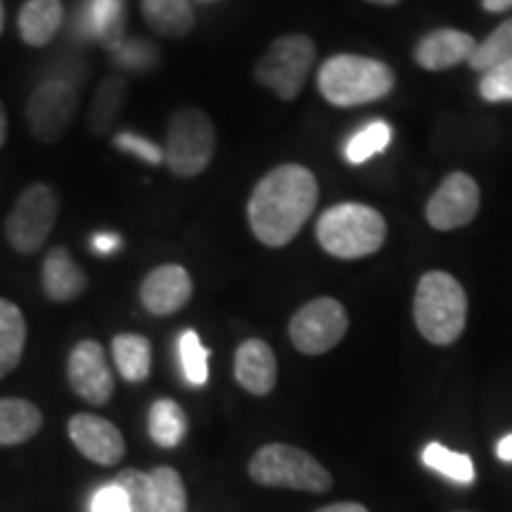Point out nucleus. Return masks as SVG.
<instances>
[{
	"label": "nucleus",
	"instance_id": "nucleus-1",
	"mask_svg": "<svg viewBox=\"0 0 512 512\" xmlns=\"http://www.w3.org/2000/svg\"><path fill=\"white\" fill-rule=\"evenodd\" d=\"M318 202V181L302 164H283L256 183L247 219L254 238L266 247H285L311 219Z\"/></svg>",
	"mask_w": 512,
	"mask_h": 512
},
{
	"label": "nucleus",
	"instance_id": "nucleus-2",
	"mask_svg": "<svg viewBox=\"0 0 512 512\" xmlns=\"http://www.w3.org/2000/svg\"><path fill=\"white\" fill-rule=\"evenodd\" d=\"M413 316L420 335L437 347H448L463 335L467 323V294L453 275L425 273L415 290Z\"/></svg>",
	"mask_w": 512,
	"mask_h": 512
},
{
	"label": "nucleus",
	"instance_id": "nucleus-3",
	"mask_svg": "<svg viewBox=\"0 0 512 512\" xmlns=\"http://www.w3.org/2000/svg\"><path fill=\"white\" fill-rule=\"evenodd\" d=\"M394 72L387 64L363 55H335L318 69V91L330 105L356 107L392 93Z\"/></svg>",
	"mask_w": 512,
	"mask_h": 512
},
{
	"label": "nucleus",
	"instance_id": "nucleus-4",
	"mask_svg": "<svg viewBox=\"0 0 512 512\" xmlns=\"http://www.w3.org/2000/svg\"><path fill=\"white\" fill-rule=\"evenodd\" d=\"M316 235L320 247L337 259H361L375 254L387 238V223L382 214L368 204L347 202L323 211Z\"/></svg>",
	"mask_w": 512,
	"mask_h": 512
},
{
	"label": "nucleus",
	"instance_id": "nucleus-5",
	"mask_svg": "<svg viewBox=\"0 0 512 512\" xmlns=\"http://www.w3.org/2000/svg\"><path fill=\"white\" fill-rule=\"evenodd\" d=\"M249 477L271 489H294L325 494L332 486L330 472L304 448L290 444L261 446L249 460Z\"/></svg>",
	"mask_w": 512,
	"mask_h": 512
},
{
	"label": "nucleus",
	"instance_id": "nucleus-6",
	"mask_svg": "<svg viewBox=\"0 0 512 512\" xmlns=\"http://www.w3.org/2000/svg\"><path fill=\"white\" fill-rule=\"evenodd\" d=\"M216 150V128L207 114L197 107H183L166 128L164 162L181 178L202 174Z\"/></svg>",
	"mask_w": 512,
	"mask_h": 512
},
{
	"label": "nucleus",
	"instance_id": "nucleus-7",
	"mask_svg": "<svg viewBox=\"0 0 512 512\" xmlns=\"http://www.w3.org/2000/svg\"><path fill=\"white\" fill-rule=\"evenodd\" d=\"M313 62H316V43L304 34H287L266 50L256 64V79L261 86L271 88L280 100H294L304 88Z\"/></svg>",
	"mask_w": 512,
	"mask_h": 512
},
{
	"label": "nucleus",
	"instance_id": "nucleus-8",
	"mask_svg": "<svg viewBox=\"0 0 512 512\" xmlns=\"http://www.w3.org/2000/svg\"><path fill=\"white\" fill-rule=\"evenodd\" d=\"M60 200L46 183H34L19 195L5 221V235L10 247L19 254H36L53 233Z\"/></svg>",
	"mask_w": 512,
	"mask_h": 512
},
{
	"label": "nucleus",
	"instance_id": "nucleus-9",
	"mask_svg": "<svg viewBox=\"0 0 512 512\" xmlns=\"http://www.w3.org/2000/svg\"><path fill=\"white\" fill-rule=\"evenodd\" d=\"M349 330L347 309L332 297H318L304 304L290 320L294 349L306 356L328 354L342 342Z\"/></svg>",
	"mask_w": 512,
	"mask_h": 512
},
{
	"label": "nucleus",
	"instance_id": "nucleus-10",
	"mask_svg": "<svg viewBox=\"0 0 512 512\" xmlns=\"http://www.w3.org/2000/svg\"><path fill=\"white\" fill-rule=\"evenodd\" d=\"M76 114V88L69 81H46L29 95L27 121L41 143H57Z\"/></svg>",
	"mask_w": 512,
	"mask_h": 512
},
{
	"label": "nucleus",
	"instance_id": "nucleus-11",
	"mask_svg": "<svg viewBox=\"0 0 512 512\" xmlns=\"http://www.w3.org/2000/svg\"><path fill=\"white\" fill-rule=\"evenodd\" d=\"M69 387L91 406H105L114 394V375L107 354L95 339H81L67 361Z\"/></svg>",
	"mask_w": 512,
	"mask_h": 512
},
{
	"label": "nucleus",
	"instance_id": "nucleus-12",
	"mask_svg": "<svg viewBox=\"0 0 512 512\" xmlns=\"http://www.w3.org/2000/svg\"><path fill=\"white\" fill-rule=\"evenodd\" d=\"M479 211V185L475 178L453 171L427 202V221L437 230L463 228Z\"/></svg>",
	"mask_w": 512,
	"mask_h": 512
},
{
	"label": "nucleus",
	"instance_id": "nucleus-13",
	"mask_svg": "<svg viewBox=\"0 0 512 512\" xmlns=\"http://www.w3.org/2000/svg\"><path fill=\"white\" fill-rule=\"evenodd\" d=\"M67 432L72 444L93 463L112 467L126 453L124 434L110 420L93 413H76L67 422Z\"/></svg>",
	"mask_w": 512,
	"mask_h": 512
},
{
	"label": "nucleus",
	"instance_id": "nucleus-14",
	"mask_svg": "<svg viewBox=\"0 0 512 512\" xmlns=\"http://www.w3.org/2000/svg\"><path fill=\"white\" fill-rule=\"evenodd\" d=\"M192 297V278L183 266L164 264L145 275L140 285V302L152 316H171L181 311Z\"/></svg>",
	"mask_w": 512,
	"mask_h": 512
},
{
	"label": "nucleus",
	"instance_id": "nucleus-15",
	"mask_svg": "<svg viewBox=\"0 0 512 512\" xmlns=\"http://www.w3.org/2000/svg\"><path fill=\"white\" fill-rule=\"evenodd\" d=\"M235 380L254 396L273 392L278 382V361L264 339H245L235 351Z\"/></svg>",
	"mask_w": 512,
	"mask_h": 512
},
{
	"label": "nucleus",
	"instance_id": "nucleus-16",
	"mask_svg": "<svg viewBox=\"0 0 512 512\" xmlns=\"http://www.w3.org/2000/svg\"><path fill=\"white\" fill-rule=\"evenodd\" d=\"M475 46V38L465 31L437 29L420 38L415 48V62L427 72H444L448 67L470 60Z\"/></svg>",
	"mask_w": 512,
	"mask_h": 512
},
{
	"label": "nucleus",
	"instance_id": "nucleus-17",
	"mask_svg": "<svg viewBox=\"0 0 512 512\" xmlns=\"http://www.w3.org/2000/svg\"><path fill=\"white\" fill-rule=\"evenodd\" d=\"M41 285L50 302H74L86 292L88 275L76 264L67 247H53L43 261Z\"/></svg>",
	"mask_w": 512,
	"mask_h": 512
},
{
	"label": "nucleus",
	"instance_id": "nucleus-18",
	"mask_svg": "<svg viewBox=\"0 0 512 512\" xmlns=\"http://www.w3.org/2000/svg\"><path fill=\"white\" fill-rule=\"evenodd\" d=\"M126 0H88L81 10V34L98 38L112 53L124 43Z\"/></svg>",
	"mask_w": 512,
	"mask_h": 512
},
{
	"label": "nucleus",
	"instance_id": "nucleus-19",
	"mask_svg": "<svg viewBox=\"0 0 512 512\" xmlns=\"http://www.w3.org/2000/svg\"><path fill=\"white\" fill-rule=\"evenodd\" d=\"M64 22L60 0H27L19 10V36L31 48H43L57 36Z\"/></svg>",
	"mask_w": 512,
	"mask_h": 512
},
{
	"label": "nucleus",
	"instance_id": "nucleus-20",
	"mask_svg": "<svg viewBox=\"0 0 512 512\" xmlns=\"http://www.w3.org/2000/svg\"><path fill=\"white\" fill-rule=\"evenodd\" d=\"M43 427V413L27 399H0V446L34 439Z\"/></svg>",
	"mask_w": 512,
	"mask_h": 512
},
{
	"label": "nucleus",
	"instance_id": "nucleus-21",
	"mask_svg": "<svg viewBox=\"0 0 512 512\" xmlns=\"http://www.w3.org/2000/svg\"><path fill=\"white\" fill-rule=\"evenodd\" d=\"M147 27L166 38H183L195 27L190 0H143Z\"/></svg>",
	"mask_w": 512,
	"mask_h": 512
},
{
	"label": "nucleus",
	"instance_id": "nucleus-22",
	"mask_svg": "<svg viewBox=\"0 0 512 512\" xmlns=\"http://www.w3.org/2000/svg\"><path fill=\"white\" fill-rule=\"evenodd\" d=\"M27 344V320L17 304L0 297V380L19 366Z\"/></svg>",
	"mask_w": 512,
	"mask_h": 512
},
{
	"label": "nucleus",
	"instance_id": "nucleus-23",
	"mask_svg": "<svg viewBox=\"0 0 512 512\" xmlns=\"http://www.w3.org/2000/svg\"><path fill=\"white\" fill-rule=\"evenodd\" d=\"M112 356L126 382H143L152 370L150 339L136 332H124L112 339Z\"/></svg>",
	"mask_w": 512,
	"mask_h": 512
},
{
	"label": "nucleus",
	"instance_id": "nucleus-24",
	"mask_svg": "<svg viewBox=\"0 0 512 512\" xmlns=\"http://www.w3.org/2000/svg\"><path fill=\"white\" fill-rule=\"evenodd\" d=\"M147 430L157 446L176 448L188 434V418L176 401L159 399L152 403L147 415Z\"/></svg>",
	"mask_w": 512,
	"mask_h": 512
},
{
	"label": "nucleus",
	"instance_id": "nucleus-25",
	"mask_svg": "<svg viewBox=\"0 0 512 512\" xmlns=\"http://www.w3.org/2000/svg\"><path fill=\"white\" fill-rule=\"evenodd\" d=\"M150 475V512H188V491L181 472L159 465Z\"/></svg>",
	"mask_w": 512,
	"mask_h": 512
},
{
	"label": "nucleus",
	"instance_id": "nucleus-26",
	"mask_svg": "<svg viewBox=\"0 0 512 512\" xmlns=\"http://www.w3.org/2000/svg\"><path fill=\"white\" fill-rule=\"evenodd\" d=\"M422 463L456 484H472L477 477L475 465H472L470 456L451 451V448H446L444 444H437V441L425 446V451H422Z\"/></svg>",
	"mask_w": 512,
	"mask_h": 512
},
{
	"label": "nucleus",
	"instance_id": "nucleus-27",
	"mask_svg": "<svg viewBox=\"0 0 512 512\" xmlns=\"http://www.w3.org/2000/svg\"><path fill=\"white\" fill-rule=\"evenodd\" d=\"M508 60H512V17L498 24L482 43H477L467 64L477 72H489Z\"/></svg>",
	"mask_w": 512,
	"mask_h": 512
},
{
	"label": "nucleus",
	"instance_id": "nucleus-28",
	"mask_svg": "<svg viewBox=\"0 0 512 512\" xmlns=\"http://www.w3.org/2000/svg\"><path fill=\"white\" fill-rule=\"evenodd\" d=\"M389 143H392V128L387 121H373L349 138L347 147H344V157L349 164H363L370 157L387 150Z\"/></svg>",
	"mask_w": 512,
	"mask_h": 512
},
{
	"label": "nucleus",
	"instance_id": "nucleus-29",
	"mask_svg": "<svg viewBox=\"0 0 512 512\" xmlns=\"http://www.w3.org/2000/svg\"><path fill=\"white\" fill-rule=\"evenodd\" d=\"M178 361L185 382L192 387H204L209 380V351L202 347L200 335L195 330H185L178 337Z\"/></svg>",
	"mask_w": 512,
	"mask_h": 512
},
{
	"label": "nucleus",
	"instance_id": "nucleus-30",
	"mask_svg": "<svg viewBox=\"0 0 512 512\" xmlns=\"http://www.w3.org/2000/svg\"><path fill=\"white\" fill-rule=\"evenodd\" d=\"M126 95V83L119 76H112L100 86L98 98L93 102V110H91V131L95 133H105L107 126L112 124L114 117L119 114L121 102H124Z\"/></svg>",
	"mask_w": 512,
	"mask_h": 512
},
{
	"label": "nucleus",
	"instance_id": "nucleus-31",
	"mask_svg": "<svg viewBox=\"0 0 512 512\" xmlns=\"http://www.w3.org/2000/svg\"><path fill=\"white\" fill-rule=\"evenodd\" d=\"M114 484H119V489L124 491L128 512H150V475L147 472L128 467L114 477Z\"/></svg>",
	"mask_w": 512,
	"mask_h": 512
},
{
	"label": "nucleus",
	"instance_id": "nucleus-32",
	"mask_svg": "<svg viewBox=\"0 0 512 512\" xmlns=\"http://www.w3.org/2000/svg\"><path fill=\"white\" fill-rule=\"evenodd\" d=\"M479 93L489 102H512V60L484 72L482 81H479Z\"/></svg>",
	"mask_w": 512,
	"mask_h": 512
},
{
	"label": "nucleus",
	"instance_id": "nucleus-33",
	"mask_svg": "<svg viewBox=\"0 0 512 512\" xmlns=\"http://www.w3.org/2000/svg\"><path fill=\"white\" fill-rule=\"evenodd\" d=\"M114 145H117L121 152H128V155H136L138 159H143V162L152 164V166H157V164L164 162V150H162V147L152 143V140L138 136V133L121 131L119 136L114 138Z\"/></svg>",
	"mask_w": 512,
	"mask_h": 512
},
{
	"label": "nucleus",
	"instance_id": "nucleus-34",
	"mask_svg": "<svg viewBox=\"0 0 512 512\" xmlns=\"http://www.w3.org/2000/svg\"><path fill=\"white\" fill-rule=\"evenodd\" d=\"M114 55H117V62L121 67L133 69V72H145V69H150L152 64H155L157 48L147 46L143 41H124L117 50H114Z\"/></svg>",
	"mask_w": 512,
	"mask_h": 512
},
{
	"label": "nucleus",
	"instance_id": "nucleus-35",
	"mask_svg": "<svg viewBox=\"0 0 512 512\" xmlns=\"http://www.w3.org/2000/svg\"><path fill=\"white\" fill-rule=\"evenodd\" d=\"M91 512H128V503L119 484H105L91 498Z\"/></svg>",
	"mask_w": 512,
	"mask_h": 512
},
{
	"label": "nucleus",
	"instance_id": "nucleus-36",
	"mask_svg": "<svg viewBox=\"0 0 512 512\" xmlns=\"http://www.w3.org/2000/svg\"><path fill=\"white\" fill-rule=\"evenodd\" d=\"M119 247H121V238L114 233H98V235H93V240H91V249L98 256H110L117 252Z\"/></svg>",
	"mask_w": 512,
	"mask_h": 512
},
{
	"label": "nucleus",
	"instance_id": "nucleus-37",
	"mask_svg": "<svg viewBox=\"0 0 512 512\" xmlns=\"http://www.w3.org/2000/svg\"><path fill=\"white\" fill-rule=\"evenodd\" d=\"M316 512H368L366 505L361 503H332V505H325V508H320Z\"/></svg>",
	"mask_w": 512,
	"mask_h": 512
},
{
	"label": "nucleus",
	"instance_id": "nucleus-38",
	"mask_svg": "<svg viewBox=\"0 0 512 512\" xmlns=\"http://www.w3.org/2000/svg\"><path fill=\"white\" fill-rule=\"evenodd\" d=\"M496 456L503 460V463H512V434H505V437L496 444Z\"/></svg>",
	"mask_w": 512,
	"mask_h": 512
},
{
	"label": "nucleus",
	"instance_id": "nucleus-39",
	"mask_svg": "<svg viewBox=\"0 0 512 512\" xmlns=\"http://www.w3.org/2000/svg\"><path fill=\"white\" fill-rule=\"evenodd\" d=\"M482 8L486 12H505L512 10V0H482Z\"/></svg>",
	"mask_w": 512,
	"mask_h": 512
},
{
	"label": "nucleus",
	"instance_id": "nucleus-40",
	"mask_svg": "<svg viewBox=\"0 0 512 512\" xmlns=\"http://www.w3.org/2000/svg\"><path fill=\"white\" fill-rule=\"evenodd\" d=\"M5 140H8V114H5L3 102H0V147L5 145Z\"/></svg>",
	"mask_w": 512,
	"mask_h": 512
},
{
	"label": "nucleus",
	"instance_id": "nucleus-41",
	"mask_svg": "<svg viewBox=\"0 0 512 512\" xmlns=\"http://www.w3.org/2000/svg\"><path fill=\"white\" fill-rule=\"evenodd\" d=\"M368 3H373V5H384V8H389V5L401 3V0H368Z\"/></svg>",
	"mask_w": 512,
	"mask_h": 512
},
{
	"label": "nucleus",
	"instance_id": "nucleus-42",
	"mask_svg": "<svg viewBox=\"0 0 512 512\" xmlns=\"http://www.w3.org/2000/svg\"><path fill=\"white\" fill-rule=\"evenodd\" d=\"M5 27V10H3V0H0V34H3Z\"/></svg>",
	"mask_w": 512,
	"mask_h": 512
},
{
	"label": "nucleus",
	"instance_id": "nucleus-43",
	"mask_svg": "<svg viewBox=\"0 0 512 512\" xmlns=\"http://www.w3.org/2000/svg\"><path fill=\"white\" fill-rule=\"evenodd\" d=\"M200 3H216V0H200Z\"/></svg>",
	"mask_w": 512,
	"mask_h": 512
}]
</instances>
